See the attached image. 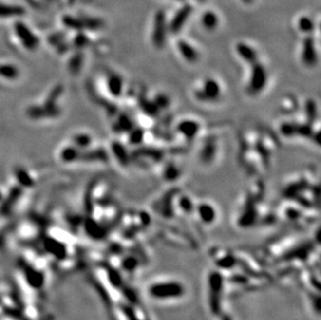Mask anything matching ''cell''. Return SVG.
Returning <instances> with one entry per match:
<instances>
[{
  "instance_id": "obj_1",
  "label": "cell",
  "mask_w": 321,
  "mask_h": 320,
  "mask_svg": "<svg viewBox=\"0 0 321 320\" xmlns=\"http://www.w3.org/2000/svg\"><path fill=\"white\" fill-rule=\"evenodd\" d=\"M148 294L158 301H169L182 299L186 294L185 286L176 280H162L148 287Z\"/></svg>"
},
{
  "instance_id": "obj_2",
  "label": "cell",
  "mask_w": 321,
  "mask_h": 320,
  "mask_svg": "<svg viewBox=\"0 0 321 320\" xmlns=\"http://www.w3.org/2000/svg\"><path fill=\"white\" fill-rule=\"evenodd\" d=\"M208 306L215 316L221 314L223 309V293L225 289V277L219 269H213L208 274Z\"/></svg>"
},
{
  "instance_id": "obj_3",
  "label": "cell",
  "mask_w": 321,
  "mask_h": 320,
  "mask_svg": "<svg viewBox=\"0 0 321 320\" xmlns=\"http://www.w3.org/2000/svg\"><path fill=\"white\" fill-rule=\"evenodd\" d=\"M269 79L268 70L263 62L257 60L254 64L249 65L247 78L245 82V91L249 96L256 97L267 87Z\"/></svg>"
},
{
  "instance_id": "obj_4",
  "label": "cell",
  "mask_w": 321,
  "mask_h": 320,
  "mask_svg": "<svg viewBox=\"0 0 321 320\" xmlns=\"http://www.w3.org/2000/svg\"><path fill=\"white\" fill-rule=\"evenodd\" d=\"M223 87L214 77H205L193 89V96L199 102L214 103L222 98Z\"/></svg>"
},
{
  "instance_id": "obj_5",
  "label": "cell",
  "mask_w": 321,
  "mask_h": 320,
  "mask_svg": "<svg viewBox=\"0 0 321 320\" xmlns=\"http://www.w3.org/2000/svg\"><path fill=\"white\" fill-rule=\"evenodd\" d=\"M168 34L169 25L166 18V14L162 11H158L155 14L151 33V42L155 48L161 49L162 47H164L167 42Z\"/></svg>"
},
{
  "instance_id": "obj_6",
  "label": "cell",
  "mask_w": 321,
  "mask_h": 320,
  "mask_svg": "<svg viewBox=\"0 0 321 320\" xmlns=\"http://www.w3.org/2000/svg\"><path fill=\"white\" fill-rule=\"evenodd\" d=\"M300 57L302 64L307 68H314L318 64V52L312 37H307L303 40Z\"/></svg>"
},
{
  "instance_id": "obj_7",
  "label": "cell",
  "mask_w": 321,
  "mask_h": 320,
  "mask_svg": "<svg viewBox=\"0 0 321 320\" xmlns=\"http://www.w3.org/2000/svg\"><path fill=\"white\" fill-rule=\"evenodd\" d=\"M176 48L180 57L187 62V64L194 65L200 61L201 54L197 47L193 46L189 41L179 38L176 43Z\"/></svg>"
},
{
  "instance_id": "obj_8",
  "label": "cell",
  "mask_w": 321,
  "mask_h": 320,
  "mask_svg": "<svg viewBox=\"0 0 321 320\" xmlns=\"http://www.w3.org/2000/svg\"><path fill=\"white\" fill-rule=\"evenodd\" d=\"M234 50L239 59L245 62L248 66L259 60V52H258L253 45H250L247 42H237L235 44Z\"/></svg>"
},
{
  "instance_id": "obj_9",
  "label": "cell",
  "mask_w": 321,
  "mask_h": 320,
  "mask_svg": "<svg viewBox=\"0 0 321 320\" xmlns=\"http://www.w3.org/2000/svg\"><path fill=\"white\" fill-rule=\"evenodd\" d=\"M191 13H192V6L191 5H189V4L183 5L181 9H180L175 14V16L173 17V19L170 20V22L168 23L169 33L177 35L179 31H181L182 28L185 25V23L190 17Z\"/></svg>"
},
{
  "instance_id": "obj_10",
  "label": "cell",
  "mask_w": 321,
  "mask_h": 320,
  "mask_svg": "<svg viewBox=\"0 0 321 320\" xmlns=\"http://www.w3.org/2000/svg\"><path fill=\"white\" fill-rule=\"evenodd\" d=\"M194 211L198 215L199 221L204 225H212L217 218V212L215 207L208 202H202L194 206Z\"/></svg>"
},
{
  "instance_id": "obj_11",
  "label": "cell",
  "mask_w": 321,
  "mask_h": 320,
  "mask_svg": "<svg viewBox=\"0 0 321 320\" xmlns=\"http://www.w3.org/2000/svg\"><path fill=\"white\" fill-rule=\"evenodd\" d=\"M178 133L186 139H192L198 135L201 129V124L193 119H184L177 124Z\"/></svg>"
},
{
  "instance_id": "obj_12",
  "label": "cell",
  "mask_w": 321,
  "mask_h": 320,
  "mask_svg": "<svg viewBox=\"0 0 321 320\" xmlns=\"http://www.w3.org/2000/svg\"><path fill=\"white\" fill-rule=\"evenodd\" d=\"M16 33H17V36L20 38V40L22 44L24 45L26 48L28 49H34L38 46V38L36 36L31 33V31L26 27L25 24L23 23H17L16 24Z\"/></svg>"
},
{
  "instance_id": "obj_13",
  "label": "cell",
  "mask_w": 321,
  "mask_h": 320,
  "mask_svg": "<svg viewBox=\"0 0 321 320\" xmlns=\"http://www.w3.org/2000/svg\"><path fill=\"white\" fill-rule=\"evenodd\" d=\"M44 247L47 253H49L58 260L65 259L67 257V248L65 245L53 238H47L44 243Z\"/></svg>"
},
{
  "instance_id": "obj_14",
  "label": "cell",
  "mask_w": 321,
  "mask_h": 320,
  "mask_svg": "<svg viewBox=\"0 0 321 320\" xmlns=\"http://www.w3.org/2000/svg\"><path fill=\"white\" fill-rule=\"evenodd\" d=\"M24 276L27 284L35 289H40L45 283V277L42 272L31 266L24 267Z\"/></svg>"
},
{
  "instance_id": "obj_15",
  "label": "cell",
  "mask_w": 321,
  "mask_h": 320,
  "mask_svg": "<svg viewBox=\"0 0 321 320\" xmlns=\"http://www.w3.org/2000/svg\"><path fill=\"white\" fill-rule=\"evenodd\" d=\"M201 24L207 31H214L219 25V18L215 12L207 11L201 16Z\"/></svg>"
},
{
  "instance_id": "obj_16",
  "label": "cell",
  "mask_w": 321,
  "mask_h": 320,
  "mask_svg": "<svg viewBox=\"0 0 321 320\" xmlns=\"http://www.w3.org/2000/svg\"><path fill=\"white\" fill-rule=\"evenodd\" d=\"M107 87H108V91L111 93V95L115 97V98H119L122 94H123V90H124V82L123 79L119 76V75H111L109 77V79L107 81Z\"/></svg>"
},
{
  "instance_id": "obj_17",
  "label": "cell",
  "mask_w": 321,
  "mask_h": 320,
  "mask_svg": "<svg viewBox=\"0 0 321 320\" xmlns=\"http://www.w3.org/2000/svg\"><path fill=\"white\" fill-rule=\"evenodd\" d=\"M238 265V260L236 259L233 254H226L223 256L217 257L216 259V266L218 269H225V270H232L235 266Z\"/></svg>"
},
{
  "instance_id": "obj_18",
  "label": "cell",
  "mask_w": 321,
  "mask_h": 320,
  "mask_svg": "<svg viewBox=\"0 0 321 320\" xmlns=\"http://www.w3.org/2000/svg\"><path fill=\"white\" fill-rule=\"evenodd\" d=\"M216 143L215 142H208L206 145L204 144L200 152V158L204 163H209L213 160L216 154Z\"/></svg>"
},
{
  "instance_id": "obj_19",
  "label": "cell",
  "mask_w": 321,
  "mask_h": 320,
  "mask_svg": "<svg viewBox=\"0 0 321 320\" xmlns=\"http://www.w3.org/2000/svg\"><path fill=\"white\" fill-rule=\"evenodd\" d=\"M23 14H24V10L20 6L0 3V17H13V16H21Z\"/></svg>"
},
{
  "instance_id": "obj_20",
  "label": "cell",
  "mask_w": 321,
  "mask_h": 320,
  "mask_svg": "<svg viewBox=\"0 0 321 320\" xmlns=\"http://www.w3.org/2000/svg\"><path fill=\"white\" fill-rule=\"evenodd\" d=\"M297 27L302 34L310 35L314 30V21H313L308 16H302L297 22Z\"/></svg>"
},
{
  "instance_id": "obj_21",
  "label": "cell",
  "mask_w": 321,
  "mask_h": 320,
  "mask_svg": "<svg viewBox=\"0 0 321 320\" xmlns=\"http://www.w3.org/2000/svg\"><path fill=\"white\" fill-rule=\"evenodd\" d=\"M85 230L88 232V235L94 238H101L104 235L103 229L101 228L98 224L93 221H89L87 224H85Z\"/></svg>"
},
{
  "instance_id": "obj_22",
  "label": "cell",
  "mask_w": 321,
  "mask_h": 320,
  "mask_svg": "<svg viewBox=\"0 0 321 320\" xmlns=\"http://www.w3.org/2000/svg\"><path fill=\"white\" fill-rule=\"evenodd\" d=\"M19 72L16 67L10 65H0V76H2L7 79H15L17 78Z\"/></svg>"
},
{
  "instance_id": "obj_23",
  "label": "cell",
  "mask_w": 321,
  "mask_h": 320,
  "mask_svg": "<svg viewBox=\"0 0 321 320\" xmlns=\"http://www.w3.org/2000/svg\"><path fill=\"white\" fill-rule=\"evenodd\" d=\"M179 169L177 166H175L174 163H170V165L166 167V169H164V177H166L167 180L169 181H175L176 179L179 178Z\"/></svg>"
},
{
  "instance_id": "obj_24",
  "label": "cell",
  "mask_w": 321,
  "mask_h": 320,
  "mask_svg": "<svg viewBox=\"0 0 321 320\" xmlns=\"http://www.w3.org/2000/svg\"><path fill=\"white\" fill-rule=\"evenodd\" d=\"M180 210L186 214H190L194 211L193 202L189 197H181L180 199Z\"/></svg>"
},
{
  "instance_id": "obj_25",
  "label": "cell",
  "mask_w": 321,
  "mask_h": 320,
  "mask_svg": "<svg viewBox=\"0 0 321 320\" xmlns=\"http://www.w3.org/2000/svg\"><path fill=\"white\" fill-rule=\"evenodd\" d=\"M122 265H123V268L125 270L128 271V272H132V271H134L137 268L138 260H137L136 257H134V256H128L123 260Z\"/></svg>"
},
{
  "instance_id": "obj_26",
  "label": "cell",
  "mask_w": 321,
  "mask_h": 320,
  "mask_svg": "<svg viewBox=\"0 0 321 320\" xmlns=\"http://www.w3.org/2000/svg\"><path fill=\"white\" fill-rule=\"evenodd\" d=\"M77 157V151L75 149H72V148H69V149H66L62 153V158L67 161H72Z\"/></svg>"
},
{
  "instance_id": "obj_27",
  "label": "cell",
  "mask_w": 321,
  "mask_h": 320,
  "mask_svg": "<svg viewBox=\"0 0 321 320\" xmlns=\"http://www.w3.org/2000/svg\"><path fill=\"white\" fill-rule=\"evenodd\" d=\"M144 137V134H143V132L142 131H132L131 132V134H130V142L132 144H140V142H142V139Z\"/></svg>"
},
{
  "instance_id": "obj_28",
  "label": "cell",
  "mask_w": 321,
  "mask_h": 320,
  "mask_svg": "<svg viewBox=\"0 0 321 320\" xmlns=\"http://www.w3.org/2000/svg\"><path fill=\"white\" fill-rule=\"evenodd\" d=\"M4 313L7 314L12 318H15V319H21L22 320V318H23V317H21V313H20V311L18 309L6 308V310H4Z\"/></svg>"
},
{
  "instance_id": "obj_29",
  "label": "cell",
  "mask_w": 321,
  "mask_h": 320,
  "mask_svg": "<svg viewBox=\"0 0 321 320\" xmlns=\"http://www.w3.org/2000/svg\"><path fill=\"white\" fill-rule=\"evenodd\" d=\"M76 143L80 146H88L91 143V138L88 135H80L76 138Z\"/></svg>"
},
{
  "instance_id": "obj_30",
  "label": "cell",
  "mask_w": 321,
  "mask_h": 320,
  "mask_svg": "<svg viewBox=\"0 0 321 320\" xmlns=\"http://www.w3.org/2000/svg\"><path fill=\"white\" fill-rule=\"evenodd\" d=\"M242 1H244V2L246 3V4H249V3H252V2H253V0H242Z\"/></svg>"
},
{
  "instance_id": "obj_31",
  "label": "cell",
  "mask_w": 321,
  "mask_h": 320,
  "mask_svg": "<svg viewBox=\"0 0 321 320\" xmlns=\"http://www.w3.org/2000/svg\"><path fill=\"white\" fill-rule=\"evenodd\" d=\"M22 320H30V319H26V318H24V319H23V318H22Z\"/></svg>"
},
{
  "instance_id": "obj_32",
  "label": "cell",
  "mask_w": 321,
  "mask_h": 320,
  "mask_svg": "<svg viewBox=\"0 0 321 320\" xmlns=\"http://www.w3.org/2000/svg\"><path fill=\"white\" fill-rule=\"evenodd\" d=\"M201 1H202V0H201Z\"/></svg>"
}]
</instances>
